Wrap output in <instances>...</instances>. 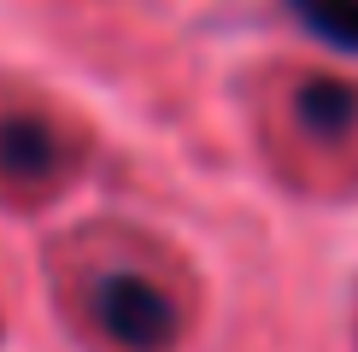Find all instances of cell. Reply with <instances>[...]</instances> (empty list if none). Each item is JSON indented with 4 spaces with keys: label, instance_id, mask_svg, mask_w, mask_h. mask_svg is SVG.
<instances>
[{
    "label": "cell",
    "instance_id": "1",
    "mask_svg": "<svg viewBox=\"0 0 358 352\" xmlns=\"http://www.w3.org/2000/svg\"><path fill=\"white\" fill-rule=\"evenodd\" d=\"M94 317L106 323L112 341H124L136 352H159L176 335L171 300L153 282H141V276H106V282L94 288Z\"/></svg>",
    "mask_w": 358,
    "mask_h": 352
},
{
    "label": "cell",
    "instance_id": "2",
    "mask_svg": "<svg viewBox=\"0 0 358 352\" xmlns=\"http://www.w3.org/2000/svg\"><path fill=\"white\" fill-rule=\"evenodd\" d=\"M294 12H300V24L311 36L358 53V0H294Z\"/></svg>",
    "mask_w": 358,
    "mask_h": 352
},
{
    "label": "cell",
    "instance_id": "3",
    "mask_svg": "<svg viewBox=\"0 0 358 352\" xmlns=\"http://www.w3.org/2000/svg\"><path fill=\"white\" fill-rule=\"evenodd\" d=\"M48 153H53L48 129L24 124V117H12V124L0 129V165H6V170H41V165H48Z\"/></svg>",
    "mask_w": 358,
    "mask_h": 352
},
{
    "label": "cell",
    "instance_id": "4",
    "mask_svg": "<svg viewBox=\"0 0 358 352\" xmlns=\"http://www.w3.org/2000/svg\"><path fill=\"white\" fill-rule=\"evenodd\" d=\"M300 106L311 112V124H341L335 112H347V106H352V94H347V88H335V82H329V88L317 82V88H306V100H300Z\"/></svg>",
    "mask_w": 358,
    "mask_h": 352
}]
</instances>
